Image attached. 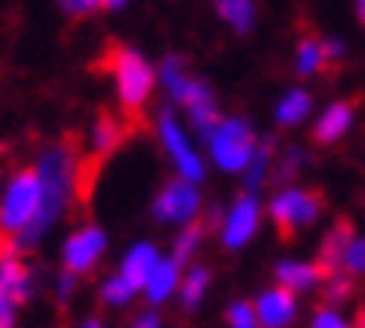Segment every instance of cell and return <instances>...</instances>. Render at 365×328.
Here are the masks:
<instances>
[{
  "label": "cell",
  "mask_w": 365,
  "mask_h": 328,
  "mask_svg": "<svg viewBox=\"0 0 365 328\" xmlns=\"http://www.w3.org/2000/svg\"><path fill=\"white\" fill-rule=\"evenodd\" d=\"M34 171L41 178V218L14 252H34L67 218V211L74 208L81 195V154L71 141H54L41 148V154L34 158Z\"/></svg>",
  "instance_id": "1"
},
{
  "label": "cell",
  "mask_w": 365,
  "mask_h": 328,
  "mask_svg": "<svg viewBox=\"0 0 365 328\" xmlns=\"http://www.w3.org/2000/svg\"><path fill=\"white\" fill-rule=\"evenodd\" d=\"M41 218V178L31 168H17L0 185V235L17 248Z\"/></svg>",
  "instance_id": "2"
},
{
  "label": "cell",
  "mask_w": 365,
  "mask_h": 328,
  "mask_svg": "<svg viewBox=\"0 0 365 328\" xmlns=\"http://www.w3.org/2000/svg\"><path fill=\"white\" fill-rule=\"evenodd\" d=\"M205 158H208L218 171L225 175H238L242 178L248 171L252 158L262 148V138L252 128V121L242 114H222V121L211 128L205 138Z\"/></svg>",
  "instance_id": "3"
},
{
  "label": "cell",
  "mask_w": 365,
  "mask_h": 328,
  "mask_svg": "<svg viewBox=\"0 0 365 328\" xmlns=\"http://www.w3.org/2000/svg\"><path fill=\"white\" fill-rule=\"evenodd\" d=\"M108 71L114 81V94L124 114H138L151 104L158 91V67L131 44H118L108 54Z\"/></svg>",
  "instance_id": "4"
},
{
  "label": "cell",
  "mask_w": 365,
  "mask_h": 328,
  "mask_svg": "<svg viewBox=\"0 0 365 328\" xmlns=\"http://www.w3.org/2000/svg\"><path fill=\"white\" fill-rule=\"evenodd\" d=\"M155 134L165 158L175 168V178L188 181V185H201L208 178V158L198 151V144L191 138V128L171 108H165L155 118Z\"/></svg>",
  "instance_id": "5"
},
{
  "label": "cell",
  "mask_w": 365,
  "mask_h": 328,
  "mask_svg": "<svg viewBox=\"0 0 365 328\" xmlns=\"http://www.w3.org/2000/svg\"><path fill=\"white\" fill-rule=\"evenodd\" d=\"M265 211L282 235H292V231H305V228H312V225H319L325 208H322V198L315 195V191L288 181V185L272 191Z\"/></svg>",
  "instance_id": "6"
},
{
  "label": "cell",
  "mask_w": 365,
  "mask_h": 328,
  "mask_svg": "<svg viewBox=\"0 0 365 328\" xmlns=\"http://www.w3.org/2000/svg\"><path fill=\"white\" fill-rule=\"evenodd\" d=\"M262 221H265V205L258 195H248V191H238L232 198V205L218 215V241H222L225 252H242L248 248L258 231H262Z\"/></svg>",
  "instance_id": "7"
},
{
  "label": "cell",
  "mask_w": 365,
  "mask_h": 328,
  "mask_svg": "<svg viewBox=\"0 0 365 328\" xmlns=\"http://www.w3.org/2000/svg\"><path fill=\"white\" fill-rule=\"evenodd\" d=\"M201 211H205V198H201L198 185H188L181 178H171L158 188L155 201H151V215L158 225H171V228H188L198 225Z\"/></svg>",
  "instance_id": "8"
},
{
  "label": "cell",
  "mask_w": 365,
  "mask_h": 328,
  "mask_svg": "<svg viewBox=\"0 0 365 328\" xmlns=\"http://www.w3.org/2000/svg\"><path fill=\"white\" fill-rule=\"evenodd\" d=\"M108 231L94 225V221H84L78 228L67 231L64 245H61V265H64L67 275H74V278H84L104 262V255H108Z\"/></svg>",
  "instance_id": "9"
},
{
  "label": "cell",
  "mask_w": 365,
  "mask_h": 328,
  "mask_svg": "<svg viewBox=\"0 0 365 328\" xmlns=\"http://www.w3.org/2000/svg\"><path fill=\"white\" fill-rule=\"evenodd\" d=\"M41 288V278H37V268H34L21 252H0V295H11L14 302L27 305Z\"/></svg>",
  "instance_id": "10"
},
{
  "label": "cell",
  "mask_w": 365,
  "mask_h": 328,
  "mask_svg": "<svg viewBox=\"0 0 365 328\" xmlns=\"http://www.w3.org/2000/svg\"><path fill=\"white\" fill-rule=\"evenodd\" d=\"M272 278H275L278 288H285L292 295H309L315 288H322L325 282V268H322L315 258H278L275 268H272Z\"/></svg>",
  "instance_id": "11"
},
{
  "label": "cell",
  "mask_w": 365,
  "mask_h": 328,
  "mask_svg": "<svg viewBox=\"0 0 365 328\" xmlns=\"http://www.w3.org/2000/svg\"><path fill=\"white\" fill-rule=\"evenodd\" d=\"M178 108L185 111V121H188V128L198 138H205V134L222 121V108H218V98H215V91L201 81V77H195V84L188 88V94L181 98V104Z\"/></svg>",
  "instance_id": "12"
},
{
  "label": "cell",
  "mask_w": 365,
  "mask_h": 328,
  "mask_svg": "<svg viewBox=\"0 0 365 328\" xmlns=\"http://www.w3.org/2000/svg\"><path fill=\"white\" fill-rule=\"evenodd\" d=\"M255 312H258V325L262 328H292L302 315V305L292 292L272 285V288H265V292H258V298H255Z\"/></svg>",
  "instance_id": "13"
},
{
  "label": "cell",
  "mask_w": 365,
  "mask_h": 328,
  "mask_svg": "<svg viewBox=\"0 0 365 328\" xmlns=\"http://www.w3.org/2000/svg\"><path fill=\"white\" fill-rule=\"evenodd\" d=\"M181 278H185V268H181L171 255H161V262L155 265L151 278L144 282L141 295L148 298V305L151 308H161V305H168L171 298H178V292H181Z\"/></svg>",
  "instance_id": "14"
},
{
  "label": "cell",
  "mask_w": 365,
  "mask_h": 328,
  "mask_svg": "<svg viewBox=\"0 0 365 328\" xmlns=\"http://www.w3.org/2000/svg\"><path fill=\"white\" fill-rule=\"evenodd\" d=\"M355 124V104L352 101H332L319 111V118L312 124V138L319 144H335L352 131Z\"/></svg>",
  "instance_id": "15"
},
{
  "label": "cell",
  "mask_w": 365,
  "mask_h": 328,
  "mask_svg": "<svg viewBox=\"0 0 365 328\" xmlns=\"http://www.w3.org/2000/svg\"><path fill=\"white\" fill-rule=\"evenodd\" d=\"M158 262H161V248H158L155 241H134V245H128V252L121 255L118 275H124V278L141 292L144 282L151 278V272H155Z\"/></svg>",
  "instance_id": "16"
},
{
  "label": "cell",
  "mask_w": 365,
  "mask_h": 328,
  "mask_svg": "<svg viewBox=\"0 0 365 328\" xmlns=\"http://www.w3.org/2000/svg\"><path fill=\"white\" fill-rule=\"evenodd\" d=\"M312 111H315L312 91L295 84V88L282 91V98L275 101V111H272V114H275L278 128H299V124H305V121L312 118Z\"/></svg>",
  "instance_id": "17"
},
{
  "label": "cell",
  "mask_w": 365,
  "mask_h": 328,
  "mask_svg": "<svg viewBox=\"0 0 365 328\" xmlns=\"http://www.w3.org/2000/svg\"><path fill=\"white\" fill-rule=\"evenodd\" d=\"M195 84V74H191L188 67H185V61L178 54H168L161 57V64H158V88L165 91V98L171 101V104H181V98L188 94V88Z\"/></svg>",
  "instance_id": "18"
},
{
  "label": "cell",
  "mask_w": 365,
  "mask_h": 328,
  "mask_svg": "<svg viewBox=\"0 0 365 328\" xmlns=\"http://www.w3.org/2000/svg\"><path fill=\"white\" fill-rule=\"evenodd\" d=\"M215 14H218V21L232 34H238V37H248V34L258 27V4H255V0H218V4H215Z\"/></svg>",
  "instance_id": "19"
},
{
  "label": "cell",
  "mask_w": 365,
  "mask_h": 328,
  "mask_svg": "<svg viewBox=\"0 0 365 328\" xmlns=\"http://www.w3.org/2000/svg\"><path fill=\"white\" fill-rule=\"evenodd\" d=\"M124 141V124L114 114H98L94 118V124H91L88 131V148L94 158H108V154H114L118 148H121Z\"/></svg>",
  "instance_id": "20"
},
{
  "label": "cell",
  "mask_w": 365,
  "mask_h": 328,
  "mask_svg": "<svg viewBox=\"0 0 365 328\" xmlns=\"http://www.w3.org/2000/svg\"><path fill=\"white\" fill-rule=\"evenodd\" d=\"M355 231L349 221H339L332 228L322 235V245H319V265L325 268V275H339L342 268V255H345V245L352 238Z\"/></svg>",
  "instance_id": "21"
},
{
  "label": "cell",
  "mask_w": 365,
  "mask_h": 328,
  "mask_svg": "<svg viewBox=\"0 0 365 328\" xmlns=\"http://www.w3.org/2000/svg\"><path fill=\"white\" fill-rule=\"evenodd\" d=\"M208 292H211V268L208 265H188V268H185V278H181V292H178L181 308H188V312L201 308V302L208 298Z\"/></svg>",
  "instance_id": "22"
},
{
  "label": "cell",
  "mask_w": 365,
  "mask_h": 328,
  "mask_svg": "<svg viewBox=\"0 0 365 328\" xmlns=\"http://www.w3.org/2000/svg\"><path fill=\"white\" fill-rule=\"evenodd\" d=\"M325 67H329V57H325L322 37H302L292 54V71L299 77H319Z\"/></svg>",
  "instance_id": "23"
},
{
  "label": "cell",
  "mask_w": 365,
  "mask_h": 328,
  "mask_svg": "<svg viewBox=\"0 0 365 328\" xmlns=\"http://www.w3.org/2000/svg\"><path fill=\"white\" fill-rule=\"evenodd\" d=\"M272 175H275V148H272V141H262L258 154H255L252 164H248V171L242 175L245 191H248V195L265 191V185H268V178Z\"/></svg>",
  "instance_id": "24"
},
{
  "label": "cell",
  "mask_w": 365,
  "mask_h": 328,
  "mask_svg": "<svg viewBox=\"0 0 365 328\" xmlns=\"http://www.w3.org/2000/svg\"><path fill=\"white\" fill-rule=\"evenodd\" d=\"M205 238H208V231L201 228V225H188V228H181L175 235V245H171V258H175L181 268H188L198 252L205 248Z\"/></svg>",
  "instance_id": "25"
},
{
  "label": "cell",
  "mask_w": 365,
  "mask_h": 328,
  "mask_svg": "<svg viewBox=\"0 0 365 328\" xmlns=\"http://www.w3.org/2000/svg\"><path fill=\"white\" fill-rule=\"evenodd\" d=\"M141 295L138 288H134L124 275H108L104 282L98 285V298H101V305H108V308H128L134 302V298Z\"/></svg>",
  "instance_id": "26"
},
{
  "label": "cell",
  "mask_w": 365,
  "mask_h": 328,
  "mask_svg": "<svg viewBox=\"0 0 365 328\" xmlns=\"http://www.w3.org/2000/svg\"><path fill=\"white\" fill-rule=\"evenodd\" d=\"M339 275H349V278H362L365 275V235H352L349 238Z\"/></svg>",
  "instance_id": "27"
},
{
  "label": "cell",
  "mask_w": 365,
  "mask_h": 328,
  "mask_svg": "<svg viewBox=\"0 0 365 328\" xmlns=\"http://www.w3.org/2000/svg\"><path fill=\"white\" fill-rule=\"evenodd\" d=\"M322 298H325L329 308L345 305V302L352 298V278H349V275H325V282H322Z\"/></svg>",
  "instance_id": "28"
},
{
  "label": "cell",
  "mask_w": 365,
  "mask_h": 328,
  "mask_svg": "<svg viewBox=\"0 0 365 328\" xmlns=\"http://www.w3.org/2000/svg\"><path fill=\"white\" fill-rule=\"evenodd\" d=\"M225 322H228V328H262L255 302H248V298H235L232 305L225 308Z\"/></svg>",
  "instance_id": "29"
},
{
  "label": "cell",
  "mask_w": 365,
  "mask_h": 328,
  "mask_svg": "<svg viewBox=\"0 0 365 328\" xmlns=\"http://www.w3.org/2000/svg\"><path fill=\"white\" fill-rule=\"evenodd\" d=\"M309 328H355V318H349L342 308L319 305L309 318Z\"/></svg>",
  "instance_id": "30"
},
{
  "label": "cell",
  "mask_w": 365,
  "mask_h": 328,
  "mask_svg": "<svg viewBox=\"0 0 365 328\" xmlns=\"http://www.w3.org/2000/svg\"><path fill=\"white\" fill-rule=\"evenodd\" d=\"M302 164H305V151H302V148H288V151L278 158V161H275V175L282 178V185H288V178L299 175Z\"/></svg>",
  "instance_id": "31"
},
{
  "label": "cell",
  "mask_w": 365,
  "mask_h": 328,
  "mask_svg": "<svg viewBox=\"0 0 365 328\" xmlns=\"http://www.w3.org/2000/svg\"><path fill=\"white\" fill-rule=\"evenodd\" d=\"M57 11H64L67 17H91V14L104 11V4L101 0H61Z\"/></svg>",
  "instance_id": "32"
},
{
  "label": "cell",
  "mask_w": 365,
  "mask_h": 328,
  "mask_svg": "<svg viewBox=\"0 0 365 328\" xmlns=\"http://www.w3.org/2000/svg\"><path fill=\"white\" fill-rule=\"evenodd\" d=\"M78 288H81V278H74V275L61 272V275L54 278V298L61 302V305H67L71 298L78 295Z\"/></svg>",
  "instance_id": "33"
},
{
  "label": "cell",
  "mask_w": 365,
  "mask_h": 328,
  "mask_svg": "<svg viewBox=\"0 0 365 328\" xmlns=\"http://www.w3.org/2000/svg\"><path fill=\"white\" fill-rule=\"evenodd\" d=\"M17 318H21V302L0 295V328H17Z\"/></svg>",
  "instance_id": "34"
},
{
  "label": "cell",
  "mask_w": 365,
  "mask_h": 328,
  "mask_svg": "<svg viewBox=\"0 0 365 328\" xmlns=\"http://www.w3.org/2000/svg\"><path fill=\"white\" fill-rule=\"evenodd\" d=\"M128 328H165L161 308H141V312L131 318V325H128Z\"/></svg>",
  "instance_id": "35"
},
{
  "label": "cell",
  "mask_w": 365,
  "mask_h": 328,
  "mask_svg": "<svg viewBox=\"0 0 365 328\" xmlns=\"http://www.w3.org/2000/svg\"><path fill=\"white\" fill-rule=\"evenodd\" d=\"M322 47H325V57H329V64L345 57V41L342 37H322Z\"/></svg>",
  "instance_id": "36"
},
{
  "label": "cell",
  "mask_w": 365,
  "mask_h": 328,
  "mask_svg": "<svg viewBox=\"0 0 365 328\" xmlns=\"http://www.w3.org/2000/svg\"><path fill=\"white\" fill-rule=\"evenodd\" d=\"M74 328H108V325H104V318H101V315H84Z\"/></svg>",
  "instance_id": "37"
},
{
  "label": "cell",
  "mask_w": 365,
  "mask_h": 328,
  "mask_svg": "<svg viewBox=\"0 0 365 328\" xmlns=\"http://www.w3.org/2000/svg\"><path fill=\"white\" fill-rule=\"evenodd\" d=\"M355 21L365 27V0H355Z\"/></svg>",
  "instance_id": "38"
},
{
  "label": "cell",
  "mask_w": 365,
  "mask_h": 328,
  "mask_svg": "<svg viewBox=\"0 0 365 328\" xmlns=\"http://www.w3.org/2000/svg\"><path fill=\"white\" fill-rule=\"evenodd\" d=\"M124 7H128L124 0H111V4H104V11H124Z\"/></svg>",
  "instance_id": "39"
},
{
  "label": "cell",
  "mask_w": 365,
  "mask_h": 328,
  "mask_svg": "<svg viewBox=\"0 0 365 328\" xmlns=\"http://www.w3.org/2000/svg\"><path fill=\"white\" fill-rule=\"evenodd\" d=\"M355 328H365V312H359V318H355Z\"/></svg>",
  "instance_id": "40"
}]
</instances>
